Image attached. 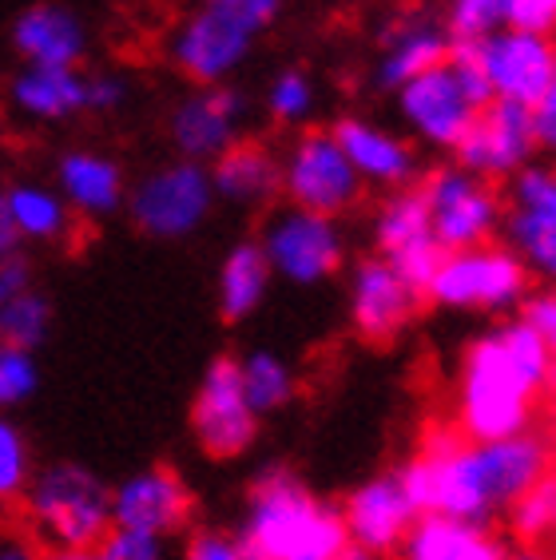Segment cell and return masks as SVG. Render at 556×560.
Segmentation results:
<instances>
[{
	"label": "cell",
	"instance_id": "obj_1",
	"mask_svg": "<svg viewBox=\"0 0 556 560\" xmlns=\"http://www.w3.org/2000/svg\"><path fill=\"white\" fill-rule=\"evenodd\" d=\"M553 474V442L533 430L473 442L457 425H429L397 477L417 513H445L461 521L493 525L505 509L541 477Z\"/></svg>",
	"mask_w": 556,
	"mask_h": 560
},
{
	"label": "cell",
	"instance_id": "obj_2",
	"mask_svg": "<svg viewBox=\"0 0 556 560\" xmlns=\"http://www.w3.org/2000/svg\"><path fill=\"white\" fill-rule=\"evenodd\" d=\"M553 342L521 318H497L461 354L453 389V425L473 442H497L536 425L541 401L553 394Z\"/></svg>",
	"mask_w": 556,
	"mask_h": 560
},
{
	"label": "cell",
	"instance_id": "obj_3",
	"mask_svg": "<svg viewBox=\"0 0 556 560\" xmlns=\"http://www.w3.org/2000/svg\"><path fill=\"white\" fill-rule=\"evenodd\" d=\"M235 533L246 560H334L350 545L338 505L287 465H267L251 481Z\"/></svg>",
	"mask_w": 556,
	"mask_h": 560
},
{
	"label": "cell",
	"instance_id": "obj_4",
	"mask_svg": "<svg viewBox=\"0 0 556 560\" xmlns=\"http://www.w3.org/2000/svg\"><path fill=\"white\" fill-rule=\"evenodd\" d=\"M21 505L40 549L88 552L112 528V486L84 462H53L33 469Z\"/></svg>",
	"mask_w": 556,
	"mask_h": 560
},
{
	"label": "cell",
	"instance_id": "obj_5",
	"mask_svg": "<svg viewBox=\"0 0 556 560\" xmlns=\"http://www.w3.org/2000/svg\"><path fill=\"white\" fill-rule=\"evenodd\" d=\"M533 291V275L501 238L482 247L445 250L426 287V299L453 314H513Z\"/></svg>",
	"mask_w": 556,
	"mask_h": 560
},
{
	"label": "cell",
	"instance_id": "obj_6",
	"mask_svg": "<svg viewBox=\"0 0 556 560\" xmlns=\"http://www.w3.org/2000/svg\"><path fill=\"white\" fill-rule=\"evenodd\" d=\"M128 215L136 231H143L155 243H183L199 235L215 211V191L207 163L195 160H167L151 167L128 184Z\"/></svg>",
	"mask_w": 556,
	"mask_h": 560
},
{
	"label": "cell",
	"instance_id": "obj_7",
	"mask_svg": "<svg viewBox=\"0 0 556 560\" xmlns=\"http://www.w3.org/2000/svg\"><path fill=\"white\" fill-rule=\"evenodd\" d=\"M278 195H287L290 207L314 215L346 219L362 203L366 184L343 155L331 128H302L278 155Z\"/></svg>",
	"mask_w": 556,
	"mask_h": 560
},
{
	"label": "cell",
	"instance_id": "obj_8",
	"mask_svg": "<svg viewBox=\"0 0 556 560\" xmlns=\"http://www.w3.org/2000/svg\"><path fill=\"white\" fill-rule=\"evenodd\" d=\"M258 247L267 255L270 275L290 287H322L346 267L343 219H326L302 207H275L258 231Z\"/></svg>",
	"mask_w": 556,
	"mask_h": 560
},
{
	"label": "cell",
	"instance_id": "obj_9",
	"mask_svg": "<svg viewBox=\"0 0 556 560\" xmlns=\"http://www.w3.org/2000/svg\"><path fill=\"white\" fill-rule=\"evenodd\" d=\"M417 187H421L429 226L441 250H465L501 238L505 195L493 179L465 172L461 163H441L429 175H421Z\"/></svg>",
	"mask_w": 556,
	"mask_h": 560
},
{
	"label": "cell",
	"instance_id": "obj_10",
	"mask_svg": "<svg viewBox=\"0 0 556 560\" xmlns=\"http://www.w3.org/2000/svg\"><path fill=\"white\" fill-rule=\"evenodd\" d=\"M255 40L246 24L199 0L167 36V60L192 88L231 84L255 52Z\"/></svg>",
	"mask_w": 556,
	"mask_h": 560
},
{
	"label": "cell",
	"instance_id": "obj_11",
	"mask_svg": "<svg viewBox=\"0 0 556 560\" xmlns=\"http://www.w3.org/2000/svg\"><path fill=\"white\" fill-rule=\"evenodd\" d=\"M258 413L243 394L239 358L219 354L207 362L192 398V433L199 450L215 462H239L258 442Z\"/></svg>",
	"mask_w": 556,
	"mask_h": 560
},
{
	"label": "cell",
	"instance_id": "obj_12",
	"mask_svg": "<svg viewBox=\"0 0 556 560\" xmlns=\"http://www.w3.org/2000/svg\"><path fill=\"white\" fill-rule=\"evenodd\" d=\"M501 243L529 267L533 279L556 275V175L545 163H524L505 179Z\"/></svg>",
	"mask_w": 556,
	"mask_h": 560
},
{
	"label": "cell",
	"instance_id": "obj_13",
	"mask_svg": "<svg viewBox=\"0 0 556 560\" xmlns=\"http://www.w3.org/2000/svg\"><path fill=\"white\" fill-rule=\"evenodd\" d=\"M370 243H374L378 259L390 262V267L426 299V287H429V279H433V270H438L445 250H441V243L433 238L421 187L409 184V187H394V191L382 195V203L374 207V219H370Z\"/></svg>",
	"mask_w": 556,
	"mask_h": 560
},
{
	"label": "cell",
	"instance_id": "obj_14",
	"mask_svg": "<svg viewBox=\"0 0 556 560\" xmlns=\"http://www.w3.org/2000/svg\"><path fill=\"white\" fill-rule=\"evenodd\" d=\"M536 151L541 148H536L529 108L513 104V100H489L485 108L473 112L470 128L450 155L465 172L497 184V179H509L513 172H521L524 163H533Z\"/></svg>",
	"mask_w": 556,
	"mask_h": 560
},
{
	"label": "cell",
	"instance_id": "obj_15",
	"mask_svg": "<svg viewBox=\"0 0 556 560\" xmlns=\"http://www.w3.org/2000/svg\"><path fill=\"white\" fill-rule=\"evenodd\" d=\"M470 48L489 80L493 100H513L529 108L545 92H556V48L548 33L497 28Z\"/></svg>",
	"mask_w": 556,
	"mask_h": 560
},
{
	"label": "cell",
	"instance_id": "obj_16",
	"mask_svg": "<svg viewBox=\"0 0 556 560\" xmlns=\"http://www.w3.org/2000/svg\"><path fill=\"white\" fill-rule=\"evenodd\" d=\"M251 104L235 84L195 88L167 116V140L179 160L211 163L243 140Z\"/></svg>",
	"mask_w": 556,
	"mask_h": 560
},
{
	"label": "cell",
	"instance_id": "obj_17",
	"mask_svg": "<svg viewBox=\"0 0 556 560\" xmlns=\"http://www.w3.org/2000/svg\"><path fill=\"white\" fill-rule=\"evenodd\" d=\"M421 294L378 255H366L350 267L346 282V314H350L354 335L370 346H385L406 335L414 323Z\"/></svg>",
	"mask_w": 556,
	"mask_h": 560
},
{
	"label": "cell",
	"instance_id": "obj_18",
	"mask_svg": "<svg viewBox=\"0 0 556 560\" xmlns=\"http://www.w3.org/2000/svg\"><path fill=\"white\" fill-rule=\"evenodd\" d=\"M195 493L172 465H143L112 486V525L175 537L192 525Z\"/></svg>",
	"mask_w": 556,
	"mask_h": 560
},
{
	"label": "cell",
	"instance_id": "obj_19",
	"mask_svg": "<svg viewBox=\"0 0 556 560\" xmlns=\"http://www.w3.org/2000/svg\"><path fill=\"white\" fill-rule=\"evenodd\" d=\"M397 119L406 124V131L414 136L421 148L429 151H453L457 140L465 136L473 119V104L465 100V92L453 80L450 65H438L429 72L414 75L409 84H402L394 92Z\"/></svg>",
	"mask_w": 556,
	"mask_h": 560
},
{
	"label": "cell",
	"instance_id": "obj_20",
	"mask_svg": "<svg viewBox=\"0 0 556 560\" xmlns=\"http://www.w3.org/2000/svg\"><path fill=\"white\" fill-rule=\"evenodd\" d=\"M338 513H343L346 540L366 552H378V557L397 552L402 537H406L409 525L417 521V509L409 501L397 469H385V474L358 481L346 493L343 505H338Z\"/></svg>",
	"mask_w": 556,
	"mask_h": 560
},
{
	"label": "cell",
	"instance_id": "obj_21",
	"mask_svg": "<svg viewBox=\"0 0 556 560\" xmlns=\"http://www.w3.org/2000/svg\"><path fill=\"white\" fill-rule=\"evenodd\" d=\"M331 136L338 140L343 155L350 160V167L358 172V179L366 187L394 191V187L417 184V175H421V155H417L414 140L378 124V119L343 116L331 128Z\"/></svg>",
	"mask_w": 556,
	"mask_h": 560
},
{
	"label": "cell",
	"instance_id": "obj_22",
	"mask_svg": "<svg viewBox=\"0 0 556 560\" xmlns=\"http://www.w3.org/2000/svg\"><path fill=\"white\" fill-rule=\"evenodd\" d=\"M9 40L24 65L44 68H80L88 60V48H92L80 12L56 4V0H36V4L16 12Z\"/></svg>",
	"mask_w": 556,
	"mask_h": 560
},
{
	"label": "cell",
	"instance_id": "obj_23",
	"mask_svg": "<svg viewBox=\"0 0 556 560\" xmlns=\"http://www.w3.org/2000/svg\"><path fill=\"white\" fill-rule=\"evenodd\" d=\"M450 48L453 44H450V36H445V28H441L438 16H429V12L394 16V21L382 28V40H378V60H374L378 92H390V96H394L397 88L409 84L414 75L445 65Z\"/></svg>",
	"mask_w": 556,
	"mask_h": 560
},
{
	"label": "cell",
	"instance_id": "obj_24",
	"mask_svg": "<svg viewBox=\"0 0 556 560\" xmlns=\"http://www.w3.org/2000/svg\"><path fill=\"white\" fill-rule=\"evenodd\" d=\"M53 187L68 203L72 215L112 219L128 203V172L116 155L100 148H68L56 160Z\"/></svg>",
	"mask_w": 556,
	"mask_h": 560
},
{
	"label": "cell",
	"instance_id": "obj_25",
	"mask_svg": "<svg viewBox=\"0 0 556 560\" xmlns=\"http://www.w3.org/2000/svg\"><path fill=\"white\" fill-rule=\"evenodd\" d=\"M513 545L485 521H461L445 513H417L397 545L402 560H509Z\"/></svg>",
	"mask_w": 556,
	"mask_h": 560
},
{
	"label": "cell",
	"instance_id": "obj_26",
	"mask_svg": "<svg viewBox=\"0 0 556 560\" xmlns=\"http://www.w3.org/2000/svg\"><path fill=\"white\" fill-rule=\"evenodd\" d=\"M12 112L28 124H65L88 116V72L84 68H44L24 65L9 84Z\"/></svg>",
	"mask_w": 556,
	"mask_h": 560
},
{
	"label": "cell",
	"instance_id": "obj_27",
	"mask_svg": "<svg viewBox=\"0 0 556 560\" xmlns=\"http://www.w3.org/2000/svg\"><path fill=\"white\" fill-rule=\"evenodd\" d=\"M215 203L270 207L278 199V155L267 143L239 140L219 160L207 163Z\"/></svg>",
	"mask_w": 556,
	"mask_h": 560
},
{
	"label": "cell",
	"instance_id": "obj_28",
	"mask_svg": "<svg viewBox=\"0 0 556 560\" xmlns=\"http://www.w3.org/2000/svg\"><path fill=\"white\" fill-rule=\"evenodd\" d=\"M270 262L258 247V238H239L235 247L227 250L223 262H219V275H215V306H219V318L227 326L251 323L263 302L270 294Z\"/></svg>",
	"mask_w": 556,
	"mask_h": 560
},
{
	"label": "cell",
	"instance_id": "obj_29",
	"mask_svg": "<svg viewBox=\"0 0 556 560\" xmlns=\"http://www.w3.org/2000/svg\"><path fill=\"white\" fill-rule=\"evenodd\" d=\"M4 195V207H9V219L16 226L21 243L28 247H60L68 243L76 231V215L68 211V203L60 199L53 184H40V179H16V184L0 187Z\"/></svg>",
	"mask_w": 556,
	"mask_h": 560
},
{
	"label": "cell",
	"instance_id": "obj_30",
	"mask_svg": "<svg viewBox=\"0 0 556 560\" xmlns=\"http://www.w3.org/2000/svg\"><path fill=\"white\" fill-rule=\"evenodd\" d=\"M239 377H243V394L258 418L282 413L290 401L299 398V374L275 350H251V354L239 358Z\"/></svg>",
	"mask_w": 556,
	"mask_h": 560
},
{
	"label": "cell",
	"instance_id": "obj_31",
	"mask_svg": "<svg viewBox=\"0 0 556 560\" xmlns=\"http://www.w3.org/2000/svg\"><path fill=\"white\" fill-rule=\"evenodd\" d=\"M509 517V537H517L521 549H545V540L556 528V477H541L529 486L513 505L505 509Z\"/></svg>",
	"mask_w": 556,
	"mask_h": 560
},
{
	"label": "cell",
	"instance_id": "obj_32",
	"mask_svg": "<svg viewBox=\"0 0 556 560\" xmlns=\"http://www.w3.org/2000/svg\"><path fill=\"white\" fill-rule=\"evenodd\" d=\"M263 108H267V116L275 119L278 128H302L314 116V108H318V84H314V75L299 65L278 68L270 75Z\"/></svg>",
	"mask_w": 556,
	"mask_h": 560
},
{
	"label": "cell",
	"instance_id": "obj_33",
	"mask_svg": "<svg viewBox=\"0 0 556 560\" xmlns=\"http://www.w3.org/2000/svg\"><path fill=\"white\" fill-rule=\"evenodd\" d=\"M48 330H53V302L36 287H28V291H21L16 299L0 306V342L36 354V346H44Z\"/></svg>",
	"mask_w": 556,
	"mask_h": 560
},
{
	"label": "cell",
	"instance_id": "obj_34",
	"mask_svg": "<svg viewBox=\"0 0 556 560\" xmlns=\"http://www.w3.org/2000/svg\"><path fill=\"white\" fill-rule=\"evenodd\" d=\"M450 44H470L485 40L497 28H509V0H445V12L438 16Z\"/></svg>",
	"mask_w": 556,
	"mask_h": 560
},
{
	"label": "cell",
	"instance_id": "obj_35",
	"mask_svg": "<svg viewBox=\"0 0 556 560\" xmlns=\"http://www.w3.org/2000/svg\"><path fill=\"white\" fill-rule=\"evenodd\" d=\"M33 445L24 430L12 421V413H0V505L21 501V493L33 481Z\"/></svg>",
	"mask_w": 556,
	"mask_h": 560
},
{
	"label": "cell",
	"instance_id": "obj_36",
	"mask_svg": "<svg viewBox=\"0 0 556 560\" xmlns=\"http://www.w3.org/2000/svg\"><path fill=\"white\" fill-rule=\"evenodd\" d=\"M40 389V366L33 350L0 342V413H12L28 406Z\"/></svg>",
	"mask_w": 556,
	"mask_h": 560
},
{
	"label": "cell",
	"instance_id": "obj_37",
	"mask_svg": "<svg viewBox=\"0 0 556 560\" xmlns=\"http://www.w3.org/2000/svg\"><path fill=\"white\" fill-rule=\"evenodd\" d=\"M172 537H155V533H139V528L112 525L104 537L88 549L92 560H172Z\"/></svg>",
	"mask_w": 556,
	"mask_h": 560
},
{
	"label": "cell",
	"instance_id": "obj_38",
	"mask_svg": "<svg viewBox=\"0 0 556 560\" xmlns=\"http://www.w3.org/2000/svg\"><path fill=\"white\" fill-rule=\"evenodd\" d=\"M172 560H246V552L239 545L235 528L204 525L183 537V545L172 552Z\"/></svg>",
	"mask_w": 556,
	"mask_h": 560
},
{
	"label": "cell",
	"instance_id": "obj_39",
	"mask_svg": "<svg viewBox=\"0 0 556 560\" xmlns=\"http://www.w3.org/2000/svg\"><path fill=\"white\" fill-rule=\"evenodd\" d=\"M131 100V84L119 72H88V116H116Z\"/></svg>",
	"mask_w": 556,
	"mask_h": 560
},
{
	"label": "cell",
	"instance_id": "obj_40",
	"mask_svg": "<svg viewBox=\"0 0 556 560\" xmlns=\"http://www.w3.org/2000/svg\"><path fill=\"white\" fill-rule=\"evenodd\" d=\"M215 9H223L227 16H235L239 24H246L255 36H263L267 28H275L282 16V0H207Z\"/></svg>",
	"mask_w": 556,
	"mask_h": 560
},
{
	"label": "cell",
	"instance_id": "obj_41",
	"mask_svg": "<svg viewBox=\"0 0 556 560\" xmlns=\"http://www.w3.org/2000/svg\"><path fill=\"white\" fill-rule=\"evenodd\" d=\"M517 318H521L533 335H541L545 342H553L556 346V294L553 291H529L521 299V306H517Z\"/></svg>",
	"mask_w": 556,
	"mask_h": 560
},
{
	"label": "cell",
	"instance_id": "obj_42",
	"mask_svg": "<svg viewBox=\"0 0 556 560\" xmlns=\"http://www.w3.org/2000/svg\"><path fill=\"white\" fill-rule=\"evenodd\" d=\"M553 24H556V0H509V28L553 36Z\"/></svg>",
	"mask_w": 556,
	"mask_h": 560
},
{
	"label": "cell",
	"instance_id": "obj_43",
	"mask_svg": "<svg viewBox=\"0 0 556 560\" xmlns=\"http://www.w3.org/2000/svg\"><path fill=\"white\" fill-rule=\"evenodd\" d=\"M33 287V262L24 255H12V259H0V306L9 299H16L21 291Z\"/></svg>",
	"mask_w": 556,
	"mask_h": 560
},
{
	"label": "cell",
	"instance_id": "obj_44",
	"mask_svg": "<svg viewBox=\"0 0 556 560\" xmlns=\"http://www.w3.org/2000/svg\"><path fill=\"white\" fill-rule=\"evenodd\" d=\"M529 119H533L536 148H553L556 143V92H545L536 104H529Z\"/></svg>",
	"mask_w": 556,
	"mask_h": 560
},
{
	"label": "cell",
	"instance_id": "obj_45",
	"mask_svg": "<svg viewBox=\"0 0 556 560\" xmlns=\"http://www.w3.org/2000/svg\"><path fill=\"white\" fill-rule=\"evenodd\" d=\"M0 560H44V549L36 545L33 533H0Z\"/></svg>",
	"mask_w": 556,
	"mask_h": 560
},
{
	"label": "cell",
	"instance_id": "obj_46",
	"mask_svg": "<svg viewBox=\"0 0 556 560\" xmlns=\"http://www.w3.org/2000/svg\"><path fill=\"white\" fill-rule=\"evenodd\" d=\"M24 243L16 235V226L9 219V207H4V195H0V259H12V255H21Z\"/></svg>",
	"mask_w": 556,
	"mask_h": 560
},
{
	"label": "cell",
	"instance_id": "obj_47",
	"mask_svg": "<svg viewBox=\"0 0 556 560\" xmlns=\"http://www.w3.org/2000/svg\"><path fill=\"white\" fill-rule=\"evenodd\" d=\"M334 560H385V557H378V552H366V549H358V545H346L343 552Z\"/></svg>",
	"mask_w": 556,
	"mask_h": 560
},
{
	"label": "cell",
	"instance_id": "obj_48",
	"mask_svg": "<svg viewBox=\"0 0 556 560\" xmlns=\"http://www.w3.org/2000/svg\"><path fill=\"white\" fill-rule=\"evenodd\" d=\"M44 560H92L88 552H72V549H48Z\"/></svg>",
	"mask_w": 556,
	"mask_h": 560
},
{
	"label": "cell",
	"instance_id": "obj_49",
	"mask_svg": "<svg viewBox=\"0 0 556 560\" xmlns=\"http://www.w3.org/2000/svg\"><path fill=\"white\" fill-rule=\"evenodd\" d=\"M509 560H553L545 549H513L509 552Z\"/></svg>",
	"mask_w": 556,
	"mask_h": 560
}]
</instances>
